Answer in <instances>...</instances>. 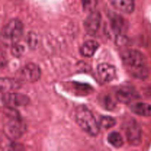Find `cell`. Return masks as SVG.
Returning <instances> with one entry per match:
<instances>
[{
    "label": "cell",
    "instance_id": "8992f818",
    "mask_svg": "<svg viewBox=\"0 0 151 151\" xmlns=\"http://www.w3.org/2000/svg\"><path fill=\"white\" fill-rule=\"evenodd\" d=\"M1 103L7 107H17L27 106L29 103L27 96L19 93H4L1 96Z\"/></svg>",
    "mask_w": 151,
    "mask_h": 151
},
{
    "label": "cell",
    "instance_id": "8fae6325",
    "mask_svg": "<svg viewBox=\"0 0 151 151\" xmlns=\"http://www.w3.org/2000/svg\"><path fill=\"white\" fill-rule=\"evenodd\" d=\"M111 5L118 11L130 14L134 10V0H109Z\"/></svg>",
    "mask_w": 151,
    "mask_h": 151
},
{
    "label": "cell",
    "instance_id": "4fadbf2b",
    "mask_svg": "<svg viewBox=\"0 0 151 151\" xmlns=\"http://www.w3.org/2000/svg\"><path fill=\"white\" fill-rule=\"evenodd\" d=\"M131 111L139 116H151V105L145 103H136L131 106Z\"/></svg>",
    "mask_w": 151,
    "mask_h": 151
},
{
    "label": "cell",
    "instance_id": "7c38bea8",
    "mask_svg": "<svg viewBox=\"0 0 151 151\" xmlns=\"http://www.w3.org/2000/svg\"><path fill=\"white\" fill-rule=\"evenodd\" d=\"M99 48V44L96 41L90 40L87 41L81 46L80 49V52L83 56L90 58L94 55L97 49Z\"/></svg>",
    "mask_w": 151,
    "mask_h": 151
},
{
    "label": "cell",
    "instance_id": "7a4b0ae2",
    "mask_svg": "<svg viewBox=\"0 0 151 151\" xmlns=\"http://www.w3.org/2000/svg\"><path fill=\"white\" fill-rule=\"evenodd\" d=\"M4 116L7 119L4 125V132L10 139H18L26 131V125L19 116V113L11 107H7L4 111Z\"/></svg>",
    "mask_w": 151,
    "mask_h": 151
},
{
    "label": "cell",
    "instance_id": "e0dca14e",
    "mask_svg": "<svg viewBox=\"0 0 151 151\" xmlns=\"http://www.w3.org/2000/svg\"><path fill=\"white\" fill-rule=\"evenodd\" d=\"M100 126L103 128H112L116 124V120L111 116H103L100 119Z\"/></svg>",
    "mask_w": 151,
    "mask_h": 151
},
{
    "label": "cell",
    "instance_id": "ac0fdd59",
    "mask_svg": "<svg viewBox=\"0 0 151 151\" xmlns=\"http://www.w3.org/2000/svg\"><path fill=\"white\" fill-rule=\"evenodd\" d=\"M98 0H81L82 5L85 11L92 12L95 9Z\"/></svg>",
    "mask_w": 151,
    "mask_h": 151
},
{
    "label": "cell",
    "instance_id": "52a82bcc",
    "mask_svg": "<svg viewBox=\"0 0 151 151\" xmlns=\"http://www.w3.org/2000/svg\"><path fill=\"white\" fill-rule=\"evenodd\" d=\"M101 24V14L100 12L94 10L90 12L84 22V28L88 35H94L100 29Z\"/></svg>",
    "mask_w": 151,
    "mask_h": 151
},
{
    "label": "cell",
    "instance_id": "30bf717a",
    "mask_svg": "<svg viewBox=\"0 0 151 151\" xmlns=\"http://www.w3.org/2000/svg\"><path fill=\"white\" fill-rule=\"evenodd\" d=\"M97 73L104 82H111L116 77V70L114 66L106 63H101L97 66Z\"/></svg>",
    "mask_w": 151,
    "mask_h": 151
},
{
    "label": "cell",
    "instance_id": "9a60e30c",
    "mask_svg": "<svg viewBox=\"0 0 151 151\" xmlns=\"http://www.w3.org/2000/svg\"><path fill=\"white\" fill-rule=\"evenodd\" d=\"M21 84L19 81L10 79V78H1V91H10L19 88Z\"/></svg>",
    "mask_w": 151,
    "mask_h": 151
},
{
    "label": "cell",
    "instance_id": "5bb4252c",
    "mask_svg": "<svg viewBox=\"0 0 151 151\" xmlns=\"http://www.w3.org/2000/svg\"><path fill=\"white\" fill-rule=\"evenodd\" d=\"M109 17H110L111 24V28L113 30L116 34L123 32L124 29L125 28V19L119 16V15L114 13Z\"/></svg>",
    "mask_w": 151,
    "mask_h": 151
},
{
    "label": "cell",
    "instance_id": "277c9868",
    "mask_svg": "<svg viewBox=\"0 0 151 151\" xmlns=\"http://www.w3.org/2000/svg\"><path fill=\"white\" fill-rule=\"evenodd\" d=\"M23 24L17 19H11L2 29L1 35L5 41L15 44L23 34Z\"/></svg>",
    "mask_w": 151,
    "mask_h": 151
},
{
    "label": "cell",
    "instance_id": "ffe728a7",
    "mask_svg": "<svg viewBox=\"0 0 151 151\" xmlns=\"http://www.w3.org/2000/svg\"><path fill=\"white\" fill-rule=\"evenodd\" d=\"M24 52V47L21 44H18L16 43L13 44L11 48V53L13 56L16 58L20 57Z\"/></svg>",
    "mask_w": 151,
    "mask_h": 151
},
{
    "label": "cell",
    "instance_id": "d6986e66",
    "mask_svg": "<svg viewBox=\"0 0 151 151\" xmlns=\"http://www.w3.org/2000/svg\"><path fill=\"white\" fill-rule=\"evenodd\" d=\"M27 43L28 47L31 49H35L38 44V37L34 32H29L27 37Z\"/></svg>",
    "mask_w": 151,
    "mask_h": 151
},
{
    "label": "cell",
    "instance_id": "9c48e42d",
    "mask_svg": "<svg viewBox=\"0 0 151 151\" xmlns=\"http://www.w3.org/2000/svg\"><path fill=\"white\" fill-rule=\"evenodd\" d=\"M116 97L120 103L128 104V103H131L133 100L137 99L138 94L132 86H120L116 90Z\"/></svg>",
    "mask_w": 151,
    "mask_h": 151
},
{
    "label": "cell",
    "instance_id": "5b68a950",
    "mask_svg": "<svg viewBox=\"0 0 151 151\" xmlns=\"http://www.w3.org/2000/svg\"><path fill=\"white\" fill-rule=\"evenodd\" d=\"M41 69L38 65L29 63L25 65L19 72V78L24 82L33 83L41 78Z\"/></svg>",
    "mask_w": 151,
    "mask_h": 151
},
{
    "label": "cell",
    "instance_id": "ba28073f",
    "mask_svg": "<svg viewBox=\"0 0 151 151\" xmlns=\"http://www.w3.org/2000/svg\"><path fill=\"white\" fill-rule=\"evenodd\" d=\"M126 137L129 143L137 146L141 142L142 130L137 122L134 119L130 121L126 127Z\"/></svg>",
    "mask_w": 151,
    "mask_h": 151
},
{
    "label": "cell",
    "instance_id": "6da1fadb",
    "mask_svg": "<svg viewBox=\"0 0 151 151\" xmlns=\"http://www.w3.org/2000/svg\"><path fill=\"white\" fill-rule=\"evenodd\" d=\"M127 70L134 78L145 80L148 77L149 69L144 55L136 50H124L121 54Z\"/></svg>",
    "mask_w": 151,
    "mask_h": 151
},
{
    "label": "cell",
    "instance_id": "3957f363",
    "mask_svg": "<svg viewBox=\"0 0 151 151\" xmlns=\"http://www.w3.org/2000/svg\"><path fill=\"white\" fill-rule=\"evenodd\" d=\"M77 123L86 134L94 137L99 134L100 124L97 122L91 111L85 106H80L75 111Z\"/></svg>",
    "mask_w": 151,
    "mask_h": 151
},
{
    "label": "cell",
    "instance_id": "2e32d148",
    "mask_svg": "<svg viewBox=\"0 0 151 151\" xmlns=\"http://www.w3.org/2000/svg\"><path fill=\"white\" fill-rule=\"evenodd\" d=\"M108 142L113 147H121L123 145V139L120 134L116 131H113L108 135Z\"/></svg>",
    "mask_w": 151,
    "mask_h": 151
}]
</instances>
